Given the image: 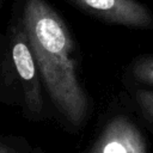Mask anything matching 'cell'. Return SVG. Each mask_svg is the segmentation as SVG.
Wrapping results in <instances>:
<instances>
[{
    "label": "cell",
    "mask_w": 153,
    "mask_h": 153,
    "mask_svg": "<svg viewBox=\"0 0 153 153\" xmlns=\"http://www.w3.org/2000/svg\"><path fill=\"white\" fill-rule=\"evenodd\" d=\"M17 4L42 84L62 116L73 126H80L88 103L76 76L74 44L66 23L45 0Z\"/></svg>",
    "instance_id": "1"
},
{
    "label": "cell",
    "mask_w": 153,
    "mask_h": 153,
    "mask_svg": "<svg viewBox=\"0 0 153 153\" xmlns=\"http://www.w3.org/2000/svg\"><path fill=\"white\" fill-rule=\"evenodd\" d=\"M136 99L140 106L151 116H153V92L139 91L136 93Z\"/></svg>",
    "instance_id": "7"
},
{
    "label": "cell",
    "mask_w": 153,
    "mask_h": 153,
    "mask_svg": "<svg viewBox=\"0 0 153 153\" xmlns=\"http://www.w3.org/2000/svg\"><path fill=\"white\" fill-rule=\"evenodd\" d=\"M133 74L140 82L153 85V57L137 60L133 67Z\"/></svg>",
    "instance_id": "5"
},
{
    "label": "cell",
    "mask_w": 153,
    "mask_h": 153,
    "mask_svg": "<svg viewBox=\"0 0 153 153\" xmlns=\"http://www.w3.org/2000/svg\"><path fill=\"white\" fill-rule=\"evenodd\" d=\"M0 103L20 108L23 116L32 121L44 114L42 79L18 4L0 33Z\"/></svg>",
    "instance_id": "2"
},
{
    "label": "cell",
    "mask_w": 153,
    "mask_h": 153,
    "mask_svg": "<svg viewBox=\"0 0 153 153\" xmlns=\"http://www.w3.org/2000/svg\"><path fill=\"white\" fill-rule=\"evenodd\" d=\"M0 153H24L20 137L0 133Z\"/></svg>",
    "instance_id": "6"
},
{
    "label": "cell",
    "mask_w": 153,
    "mask_h": 153,
    "mask_svg": "<svg viewBox=\"0 0 153 153\" xmlns=\"http://www.w3.org/2000/svg\"><path fill=\"white\" fill-rule=\"evenodd\" d=\"M2 5H4V0H0V11L2 8Z\"/></svg>",
    "instance_id": "8"
},
{
    "label": "cell",
    "mask_w": 153,
    "mask_h": 153,
    "mask_svg": "<svg viewBox=\"0 0 153 153\" xmlns=\"http://www.w3.org/2000/svg\"><path fill=\"white\" fill-rule=\"evenodd\" d=\"M90 153H148L145 137L127 117L112 118L100 133Z\"/></svg>",
    "instance_id": "4"
},
{
    "label": "cell",
    "mask_w": 153,
    "mask_h": 153,
    "mask_svg": "<svg viewBox=\"0 0 153 153\" xmlns=\"http://www.w3.org/2000/svg\"><path fill=\"white\" fill-rule=\"evenodd\" d=\"M78 7L108 23L131 27L153 26L148 10L135 0H69Z\"/></svg>",
    "instance_id": "3"
}]
</instances>
